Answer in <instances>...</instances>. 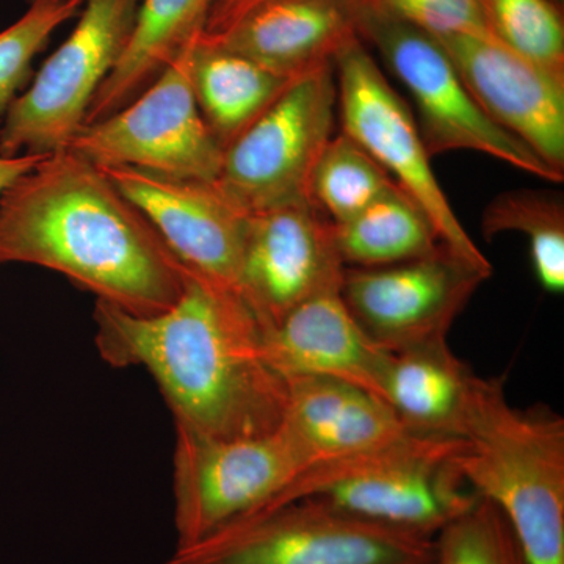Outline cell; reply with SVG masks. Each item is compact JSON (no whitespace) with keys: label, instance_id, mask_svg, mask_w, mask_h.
<instances>
[{"label":"cell","instance_id":"cell-6","mask_svg":"<svg viewBox=\"0 0 564 564\" xmlns=\"http://www.w3.org/2000/svg\"><path fill=\"white\" fill-rule=\"evenodd\" d=\"M356 18L359 39L380 52L388 68L410 91L430 155L475 151L540 180L563 182L564 174L489 120L436 36L392 17L369 0H356Z\"/></svg>","mask_w":564,"mask_h":564},{"label":"cell","instance_id":"cell-11","mask_svg":"<svg viewBox=\"0 0 564 564\" xmlns=\"http://www.w3.org/2000/svg\"><path fill=\"white\" fill-rule=\"evenodd\" d=\"M192 43L132 102L84 126L69 150L99 169L131 166L174 180L217 181L225 150L193 93Z\"/></svg>","mask_w":564,"mask_h":564},{"label":"cell","instance_id":"cell-25","mask_svg":"<svg viewBox=\"0 0 564 564\" xmlns=\"http://www.w3.org/2000/svg\"><path fill=\"white\" fill-rule=\"evenodd\" d=\"M494 39L564 82V24L552 0H480Z\"/></svg>","mask_w":564,"mask_h":564},{"label":"cell","instance_id":"cell-3","mask_svg":"<svg viewBox=\"0 0 564 564\" xmlns=\"http://www.w3.org/2000/svg\"><path fill=\"white\" fill-rule=\"evenodd\" d=\"M456 467L496 505L530 564H564V419L508 402L502 378H475Z\"/></svg>","mask_w":564,"mask_h":564},{"label":"cell","instance_id":"cell-9","mask_svg":"<svg viewBox=\"0 0 564 564\" xmlns=\"http://www.w3.org/2000/svg\"><path fill=\"white\" fill-rule=\"evenodd\" d=\"M334 62L295 77L247 131L225 148L217 185L247 214L310 202L311 176L333 139Z\"/></svg>","mask_w":564,"mask_h":564},{"label":"cell","instance_id":"cell-17","mask_svg":"<svg viewBox=\"0 0 564 564\" xmlns=\"http://www.w3.org/2000/svg\"><path fill=\"white\" fill-rule=\"evenodd\" d=\"M206 36L295 79L334 62L347 44L359 39L356 0H262L228 31Z\"/></svg>","mask_w":564,"mask_h":564},{"label":"cell","instance_id":"cell-22","mask_svg":"<svg viewBox=\"0 0 564 564\" xmlns=\"http://www.w3.org/2000/svg\"><path fill=\"white\" fill-rule=\"evenodd\" d=\"M333 231L344 265L358 269L413 261L441 245L432 223L400 187L350 220L333 223Z\"/></svg>","mask_w":564,"mask_h":564},{"label":"cell","instance_id":"cell-16","mask_svg":"<svg viewBox=\"0 0 564 564\" xmlns=\"http://www.w3.org/2000/svg\"><path fill=\"white\" fill-rule=\"evenodd\" d=\"M262 348L267 364L285 381L334 378L384 397L392 352L367 336L345 306L340 289L318 293L263 329Z\"/></svg>","mask_w":564,"mask_h":564},{"label":"cell","instance_id":"cell-13","mask_svg":"<svg viewBox=\"0 0 564 564\" xmlns=\"http://www.w3.org/2000/svg\"><path fill=\"white\" fill-rule=\"evenodd\" d=\"M344 272L333 223L313 203L250 215L239 292L263 329L318 293L340 289Z\"/></svg>","mask_w":564,"mask_h":564},{"label":"cell","instance_id":"cell-27","mask_svg":"<svg viewBox=\"0 0 564 564\" xmlns=\"http://www.w3.org/2000/svg\"><path fill=\"white\" fill-rule=\"evenodd\" d=\"M434 564H530L507 518L477 496L434 536Z\"/></svg>","mask_w":564,"mask_h":564},{"label":"cell","instance_id":"cell-14","mask_svg":"<svg viewBox=\"0 0 564 564\" xmlns=\"http://www.w3.org/2000/svg\"><path fill=\"white\" fill-rule=\"evenodd\" d=\"M101 170L188 269L240 295L250 214L231 202L217 182L174 180L131 166Z\"/></svg>","mask_w":564,"mask_h":564},{"label":"cell","instance_id":"cell-15","mask_svg":"<svg viewBox=\"0 0 564 564\" xmlns=\"http://www.w3.org/2000/svg\"><path fill=\"white\" fill-rule=\"evenodd\" d=\"M480 109L564 174V82L492 36H436Z\"/></svg>","mask_w":564,"mask_h":564},{"label":"cell","instance_id":"cell-10","mask_svg":"<svg viewBox=\"0 0 564 564\" xmlns=\"http://www.w3.org/2000/svg\"><path fill=\"white\" fill-rule=\"evenodd\" d=\"M334 70L343 132L361 144L421 207L441 245L492 272L436 180L413 111L386 79L366 43L358 39L347 44L334 58Z\"/></svg>","mask_w":564,"mask_h":564},{"label":"cell","instance_id":"cell-18","mask_svg":"<svg viewBox=\"0 0 564 564\" xmlns=\"http://www.w3.org/2000/svg\"><path fill=\"white\" fill-rule=\"evenodd\" d=\"M281 426L311 467L377 451L406 434L383 399L347 381L323 377L288 380Z\"/></svg>","mask_w":564,"mask_h":564},{"label":"cell","instance_id":"cell-29","mask_svg":"<svg viewBox=\"0 0 564 564\" xmlns=\"http://www.w3.org/2000/svg\"><path fill=\"white\" fill-rule=\"evenodd\" d=\"M259 2H262V0H218L214 10L210 11L204 33L206 35H220Z\"/></svg>","mask_w":564,"mask_h":564},{"label":"cell","instance_id":"cell-7","mask_svg":"<svg viewBox=\"0 0 564 564\" xmlns=\"http://www.w3.org/2000/svg\"><path fill=\"white\" fill-rule=\"evenodd\" d=\"M141 0H87L68 39L33 74L2 117L0 154L68 150L93 98L121 61Z\"/></svg>","mask_w":564,"mask_h":564},{"label":"cell","instance_id":"cell-4","mask_svg":"<svg viewBox=\"0 0 564 564\" xmlns=\"http://www.w3.org/2000/svg\"><path fill=\"white\" fill-rule=\"evenodd\" d=\"M463 447L462 437L406 433L377 451L315 464L263 510L317 499L366 521L434 538L477 499L456 467Z\"/></svg>","mask_w":564,"mask_h":564},{"label":"cell","instance_id":"cell-12","mask_svg":"<svg viewBox=\"0 0 564 564\" xmlns=\"http://www.w3.org/2000/svg\"><path fill=\"white\" fill-rule=\"evenodd\" d=\"M491 274L440 245L413 261L375 269L345 267L340 295L367 336L397 352L447 339Z\"/></svg>","mask_w":564,"mask_h":564},{"label":"cell","instance_id":"cell-26","mask_svg":"<svg viewBox=\"0 0 564 564\" xmlns=\"http://www.w3.org/2000/svg\"><path fill=\"white\" fill-rule=\"evenodd\" d=\"M87 0H28L24 13L0 32V118L33 77V62Z\"/></svg>","mask_w":564,"mask_h":564},{"label":"cell","instance_id":"cell-31","mask_svg":"<svg viewBox=\"0 0 564 564\" xmlns=\"http://www.w3.org/2000/svg\"><path fill=\"white\" fill-rule=\"evenodd\" d=\"M552 2L556 3V6H562V0H552Z\"/></svg>","mask_w":564,"mask_h":564},{"label":"cell","instance_id":"cell-5","mask_svg":"<svg viewBox=\"0 0 564 564\" xmlns=\"http://www.w3.org/2000/svg\"><path fill=\"white\" fill-rule=\"evenodd\" d=\"M162 564H434V538L300 499L176 547Z\"/></svg>","mask_w":564,"mask_h":564},{"label":"cell","instance_id":"cell-23","mask_svg":"<svg viewBox=\"0 0 564 564\" xmlns=\"http://www.w3.org/2000/svg\"><path fill=\"white\" fill-rule=\"evenodd\" d=\"M486 239L503 232L525 234L536 280L552 293L564 291V206L551 192L502 193L481 217Z\"/></svg>","mask_w":564,"mask_h":564},{"label":"cell","instance_id":"cell-20","mask_svg":"<svg viewBox=\"0 0 564 564\" xmlns=\"http://www.w3.org/2000/svg\"><path fill=\"white\" fill-rule=\"evenodd\" d=\"M218 0H141L132 39L101 85L85 124L132 102L202 35Z\"/></svg>","mask_w":564,"mask_h":564},{"label":"cell","instance_id":"cell-2","mask_svg":"<svg viewBox=\"0 0 564 564\" xmlns=\"http://www.w3.org/2000/svg\"><path fill=\"white\" fill-rule=\"evenodd\" d=\"M28 263L133 315L173 307L192 270L95 163L54 152L0 195V265Z\"/></svg>","mask_w":564,"mask_h":564},{"label":"cell","instance_id":"cell-1","mask_svg":"<svg viewBox=\"0 0 564 564\" xmlns=\"http://www.w3.org/2000/svg\"><path fill=\"white\" fill-rule=\"evenodd\" d=\"M93 322L104 361L147 370L174 422L215 440L280 429L288 381L267 364L262 325L237 293L192 270L165 313L133 315L96 302Z\"/></svg>","mask_w":564,"mask_h":564},{"label":"cell","instance_id":"cell-19","mask_svg":"<svg viewBox=\"0 0 564 564\" xmlns=\"http://www.w3.org/2000/svg\"><path fill=\"white\" fill-rule=\"evenodd\" d=\"M475 378L447 339L433 340L392 352L383 399L406 433L463 440Z\"/></svg>","mask_w":564,"mask_h":564},{"label":"cell","instance_id":"cell-21","mask_svg":"<svg viewBox=\"0 0 564 564\" xmlns=\"http://www.w3.org/2000/svg\"><path fill=\"white\" fill-rule=\"evenodd\" d=\"M191 79L204 121L223 150L247 131L293 80L204 33L191 46Z\"/></svg>","mask_w":564,"mask_h":564},{"label":"cell","instance_id":"cell-28","mask_svg":"<svg viewBox=\"0 0 564 564\" xmlns=\"http://www.w3.org/2000/svg\"><path fill=\"white\" fill-rule=\"evenodd\" d=\"M433 36H492L480 0H369ZM494 39V36H492Z\"/></svg>","mask_w":564,"mask_h":564},{"label":"cell","instance_id":"cell-8","mask_svg":"<svg viewBox=\"0 0 564 564\" xmlns=\"http://www.w3.org/2000/svg\"><path fill=\"white\" fill-rule=\"evenodd\" d=\"M174 432L176 547L259 513L311 467L281 425L245 440H215L177 422Z\"/></svg>","mask_w":564,"mask_h":564},{"label":"cell","instance_id":"cell-24","mask_svg":"<svg viewBox=\"0 0 564 564\" xmlns=\"http://www.w3.org/2000/svg\"><path fill=\"white\" fill-rule=\"evenodd\" d=\"M395 187L383 166L343 132L333 135L315 165L310 202L329 221L343 223Z\"/></svg>","mask_w":564,"mask_h":564},{"label":"cell","instance_id":"cell-30","mask_svg":"<svg viewBox=\"0 0 564 564\" xmlns=\"http://www.w3.org/2000/svg\"><path fill=\"white\" fill-rule=\"evenodd\" d=\"M46 155L21 154L9 158V155L0 154V195L20 180L22 174L31 172L33 166Z\"/></svg>","mask_w":564,"mask_h":564}]
</instances>
